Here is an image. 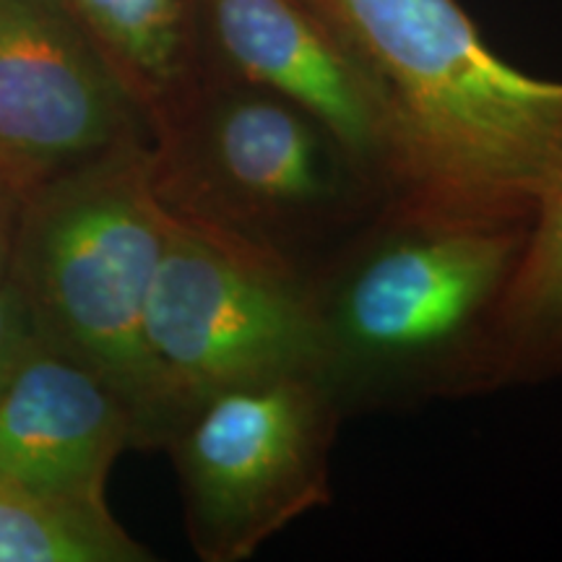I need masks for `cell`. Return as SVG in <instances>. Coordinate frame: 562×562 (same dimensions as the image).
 Segmentation results:
<instances>
[{"label": "cell", "mask_w": 562, "mask_h": 562, "mask_svg": "<svg viewBox=\"0 0 562 562\" xmlns=\"http://www.w3.org/2000/svg\"><path fill=\"white\" fill-rule=\"evenodd\" d=\"M389 110L391 203L422 214L531 222L562 178V81L503 60L459 0H305Z\"/></svg>", "instance_id": "obj_1"}, {"label": "cell", "mask_w": 562, "mask_h": 562, "mask_svg": "<svg viewBox=\"0 0 562 562\" xmlns=\"http://www.w3.org/2000/svg\"><path fill=\"white\" fill-rule=\"evenodd\" d=\"M529 224L389 203L313 273L321 375L344 412L482 391Z\"/></svg>", "instance_id": "obj_2"}, {"label": "cell", "mask_w": 562, "mask_h": 562, "mask_svg": "<svg viewBox=\"0 0 562 562\" xmlns=\"http://www.w3.org/2000/svg\"><path fill=\"white\" fill-rule=\"evenodd\" d=\"M149 151L172 216L307 277L391 203L313 115L206 68L149 123Z\"/></svg>", "instance_id": "obj_3"}, {"label": "cell", "mask_w": 562, "mask_h": 562, "mask_svg": "<svg viewBox=\"0 0 562 562\" xmlns=\"http://www.w3.org/2000/svg\"><path fill=\"white\" fill-rule=\"evenodd\" d=\"M170 229L149 136L131 138L26 195L5 279L42 344L121 393L140 446H165L172 425L144 339Z\"/></svg>", "instance_id": "obj_4"}, {"label": "cell", "mask_w": 562, "mask_h": 562, "mask_svg": "<svg viewBox=\"0 0 562 562\" xmlns=\"http://www.w3.org/2000/svg\"><path fill=\"white\" fill-rule=\"evenodd\" d=\"M344 406L318 370H277L195 398L175 422L188 537L206 562H243L331 503Z\"/></svg>", "instance_id": "obj_5"}, {"label": "cell", "mask_w": 562, "mask_h": 562, "mask_svg": "<svg viewBox=\"0 0 562 562\" xmlns=\"http://www.w3.org/2000/svg\"><path fill=\"white\" fill-rule=\"evenodd\" d=\"M144 339L172 432L195 398L222 385L277 370L321 372L313 277L172 216Z\"/></svg>", "instance_id": "obj_6"}, {"label": "cell", "mask_w": 562, "mask_h": 562, "mask_svg": "<svg viewBox=\"0 0 562 562\" xmlns=\"http://www.w3.org/2000/svg\"><path fill=\"white\" fill-rule=\"evenodd\" d=\"M146 136L144 110L68 0H0V178L21 199Z\"/></svg>", "instance_id": "obj_7"}, {"label": "cell", "mask_w": 562, "mask_h": 562, "mask_svg": "<svg viewBox=\"0 0 562 562\" xmlns=\"http://www.w3.org/2000/svg\"><path fill=\"white\" fill-rule=\"evenodd\" d=\"M201 68L273 91L326 125L396 195L389 110L339 37L305 0H199Z\"/></svg>", "instance_id": "obj_8"}, {"label": "cell", "mask_w": 562, "mask_h": 562, "mask_svg": "<svg viewBox=\"0 0 562 562\" xmlns=\"http://www.w3.org/2000/svg\"><path fill=\"white\" fill-rule=\"evenodd\" d=\"M140 446L121 393L37 341L0 385V480L47 495L104 501L112 463Z\"/></svg>", "instance_id": "obj_9"}, {"label": "cell", "mask_w": 562, "mask_h": 562, "mask_svg": "<svg viewBox=\"0 0 562 562\" xmlns=\"http://www.w3.org/2000/svg\"><path fill=\"white\" fill-rule=\"evenodd\" d=\"M562 381V178L533 211L492 326L482 391Z\"/></svg>", "instance_id": "obj_10"}, {"label": "cell", "mask_w": 562, "mask_h": 562, "mask_svg": "<svg viewBox=\"0 0 562 562\" xmlns=\"http://www.w3.org/2000/svg\"><path fill=\"white\" fill-rule=\"evenodd\" d=\"M154 121L201 70L199 0H68Z\"/></svg>", "instance_id": "obj_11"}, {"label": "cell", "mask_w": 562, "mask_h": 562, "mask_svg": "<svg viewBox=\"0 0 562 562\" xmlns=\"http://www.w3.org/2000/svg\"><path fill=\"white\" fill-rule=\"evenodd\" d=\"M108 501L47 495L0 480V562H149Z\"/></svg>", "instance_id": "obj_12"}, {"label": "cell", "mask_w": 562, "mask_h": 562, "mask_svg": "<svg viewBox=\"0 0 562 562\" xmlns=\"http://www.w3.org/2000/svg\"><path fill=\"white\" fill-rule=\"evenodd\" d=\"M37 341V331H34L24 302L5 281V284H0V385L5 383V378L11 375L21 357Z\"/></svg>", "instance_id": "obj_13"}, {"label": "cell", "mask_w": 562, "mask_h": 562, "mask_svg": "<svg viewBox=\"0 0 562 562\" xmlns=\"http://www.w3.org/2000/svg\"><path fill=\"white\" fill-rule=\"evenodd\" d=\"M21 203L24 199L0 178V284H5L13 258V243H16Z\"/></svg>", "instance_id": "obj_14"}]
</instances>
